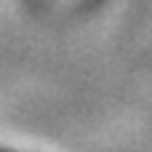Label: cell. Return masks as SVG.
Instances as JSON below:
<instances>
[{"instance_id":"cell-1","label":"cell","mask_w":152,"mask_h":152,"mask_svg":"<svg viewBox=\"0 0 152 152\" xmlns=\"http://www.w3.org/2000/svg\"><path fill=\"white\" fill-rule=\"evenodd\" d=\"M0 152H5V150H0Z\"/></svg>"}]
</instances>
